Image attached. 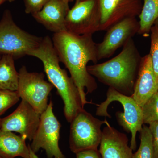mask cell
<instances>
[{"label": "cell", "mask_w": 158, "mask_h": 158, "mask_svg": "<svg viewBox=\"0 0 158 158\" xmlns=\"http://www.w3.org/2000/svg\"><path fill=\"white\" fill-rule=\"evenodd\" d=\"M93 34L77 35L65 31L54 34L52 41L60 62L69 71L78 89L83 106L90 103L86 95L97 88L95 79L88 73V62L97 63L96 44Z\"/></svg>", "instance_id": "1"}, {"label": "cell", "mask_w": 158, "mask_h": 158, "mask_svg": "<svg viewBox=\"0 0 158 158\" xmlns=\"http://www.w3.org/2000/svg\"><path fill=\"white\" fill-rule=\"evenodd\" d=\"M141 58L131 38L116 57L103 63L88 65L87 69L101 83L122 94L131 96Z\"/></svg>", "instance_id": "2"}, {"label": "cell", "mask_w": 158, "mask_h": 158, "mask_svg": "<svg viewBox=\"0 0 158 158\" xmlns=\"http://www.w3.org/2000/svg\"><path fill=\"white\" fill-rule=\"evenodd\" d=\"M27 56L36 57L43 64L47 77L64 103V114L68 122L84 109L78 89L67 72L59 65L60 61L54 48L52 39L48 36L43 38L38 47L31 51Z\"/></svg>", "instance_id": "3"}, {"label": "cell", "mask_w": 158, "mask_h": 158, "mask_svg": "<svg viewBox=\"0 0 158 158\" xmlns=\"http://www.w3.org/2000/svg\"><path fill=\"white\" fill-rule=\"evenodd\" d=\"M106 96V99L98 106L96 115L111 118L107 111L109 105L113 102L121 104L123 112H116V119L123 130L131 134L130 147L133 151L135 150L136 136L144 124L142 108L131 96L122 94L113 88H109Z\"/></svg>", "instance_id": "4"}, {"label": "cell", "mask_w": 158, "mask_h": 158, "mask_svg": "<svg viewBox=\"0 0 158 158\" xmlns=\"http://www.w3.org/2000/svg\"><path fill=\"white\" fill-rule=\"evenodd\" d=\"M42 40L19 27L9 10L4 11L0 20V55L19 59L38 47Z\"/></svg>", "instance_id": "5"}, {"label": "cell", "mask_w": 158, "mask_h": 158, "mask_svg": "<svg viewBox=\"0 0 158 158\" xmlns=\"http://www.w3.org/2000/svg\"><path fill=\"white\" fill-rule=\"evenodd\" d=\"M108 121L100 120L90 113L81 110L70 123L69 144L74 153L90 149H98L100 144L101 127Z\"/></svg>", "instance_id": "6"}, {"label": "cell", "mask_w": 158, "mask_h": 158, "mask_svg": "<svg viewBox=\"0 0 158 158\" xmlns=\"http://www.w3.org/2000/svg\"><path fill=\"white\" fill-rule=\"evenodd\" d=\"M53 103L40 115V121L30 148L35 153L42 148L48 158H65L59 146L61 124L53 112Z\"/></svg>", "instance_id": "7"}, {"label": "cell", "mask_w": 158, "mask_h": 158, "mask_svg": "<svg viewBox=\"0 0 158 158\" xmlns=\"http://www.w3.org/2000/svg\"><path fill=\"white\" fill-rule=\"evenodd\" d=\"M18 93L22 100L27 102L41 114L48 106V97L54 87L44 80L42 73L29 72L25 66L19 70Z\"/></svg>", "instance_id": "8"}, {"label": "cell", "mask_w": 158, "mask_h": 158, "mask_svg": "<svg viewBox=\"0 0 158 158\" xmlns=\"http://www.w3.org/2000/svg\"><path fill=\"white\" fill-rule=\"evenodd\" d=\"M99 0H83L69 9L65 22L66 31L77 34H93L100 31Z\"/></svg>", "instance_id": "9"}, {"label": "cell", "mask_w": 158, "mask_h": 158, "mask_svg": "<svg viewBox=\"0 0 158 158\" xmlns=\"http://www.w3.org/2000/svg\"><path fill=\"white\" fill-rule=\"evenodd\" d=\"M139 22L135 17L126 19L107 31L102 41L96 44L98 60L110 58L119 48L138 34Z\"/></svg>", "instance_id": "10"}, {"label": "cell", "mask_w": 158, "mask_h": 158, "mask_svg": "<svg viewBox=\"0 0 158 158\" xmlns=\"http://www.w3.org/2000/svg\"><path fill=\"white\" fill-rule=\"evenodd\" d=\"M40 115L28 103L22 100L13 113L2 118L0 129L19 133L25 140L31 141L39 126Z\"/></svg>", "instance_id": "11"}, {"label": "cell", "mask_w": 158, "mask_h": 158, "mask_svg": "<svg viewBox=\"0 0 158 158\" xmlns=\"http://www.w3.org/2000/svg\"><path fill=\"white\" fill-rule=\"evenodd\" d=\"M101 13L100 31L129 18L137 17L143 8V0H99Z\"/></svg>", "instance_id": "12"}, {"label": "cell", "mask_w": 158, "mask_h": 158, "mask_svg": "<svg viewBox=\"0 0 158 158\" xmlns=\"http://www.w3.org/2000/svg\"><path fill=\"white\" fill-rule=\"evenodd\" d=\"M158 91V77L156 74L149 54L141 58L134 93L131 97L139 106L143 105Z\"/></svg>", "instance_id": "13"}, {"label": "cell", "mask_w": 158, "mask_h": 158, "mask_svg": "<svg viewBox=\"0 0 158 158\" xmlns=\"http://www.w3.org/2000/svg\"><path fill=\"white\" fill-rule=\"evenodd\" d=\"M99 152L102 158H132L133 154L126 135L108 122L102 130Z\"/></svg>", "instance_id": "14"}, {"label": "cell", "mask_w": 158, "mask_h": 158, "mask_svg": "<svg viewBox=\"0 0 158 158\" xmlns=\"http://www.w3.org/2000/svg\"><path fill=\"white\" fill-rule=\"evenodd\" d=\"M65 0H49L40 11L32 15L37 22L54 34L66 31L65 22L69 10Z\"/></svg>", "instance_id": "15"}, {"label": "cell", "mask_w": 158, "mask_h": 158, "mask_svg": "<svg viewBox=\"0 0 158 158\" xmlns=\"http://www.w3.org/2000/svg\"><path fill=\"white\" fill-rule=\"evenodd\" d=\"M31 158L29 145L26 140L12 132L0 129V157Z\"/></svg>", "instance_id": "16"}, {"label": "cell", "mask_w": 158, "mask_h": 158, "mask_svg": "<svg viewBox=\"0 0 158 158\" xmlns=\"http://www.w3.org/2000/svg\"><path fill=\"white\" fill-rule=\"evenodd\" d=\"M15 59L9 55H3L0 60V90L17 91L19 73L15 69Z\"/></svg>", "instance_id": "17"}, {"label": "cell", "mask_w": 158, "mask_h": 158, "mask_svg": "<svg viewBox=\"0 0 158 158\" xmlns=\"http://www.w3.org/2000/svg\"><path fill=\"white\" fill-rule=\"evenodd\" d=\"M143 8L139 18L140 29L138 34L147 37L152 27L158 19V0H143Z\"/></svg>", "instance_id": "18"}, {"label": "cell", "mask_w": 158, "mask_h": 158, "mask_svg": "<svg viewBox=\"0 0 158 158\" xmlns=\"http://www.w3.org/2000/svg\"><path fill=\"white\" fill-rule=\"evenodd\" d=\"M139 133L140 146L138 151L133 154L132 158H157L148 127L144 125Z\"/></svg>", "instance_id": "19"}, {"label": "cell", "mask_w": 158, "mask_h": 158, "mask_svg": "<svg viewBox=\"0 0 158 158\" xmlns=\"http://www.w3.org/2000/svg\"><path fill=\"white\" fill-rule=\"evenodd\" d=\"M142 108L144 124L158 121V91L148 100Z\"/></svg>", "instance_id": "20"}, {"label": "cell", "mask_w": 158, "mask_h": 158, "mask_svg": "<svg viewBox=\"0 0 158 158\" xmlns=\"http://www.w3.org/2000/svg\"><path fill=\"white\" fill-rule=\"evenodd\" d=\"M20 98L17 91L0 90V116L18 102Z\"/></svg>", "instance_id": "21"}, {"label": "cell", "mask_w": 158, "mask_h": 158, "mask_svg": "<svg viewBox=\"0 0 158 158\" xmlns=\"http://www.w3.org/2000/svg\"><path fill=\"white\" fill-rule=\"evenodd\" d=\"M151 48L149 55L155 72L158 77V25H153L150 30Z\"/></svg>", "instance_id": "22"}, {"label": "cell", "mask_w": 158, "mask_h": 158, "mask_svg": "<svg viewBox=\"0 0 158 158\" xmlns=\"http://www.w3.org/2000/svg\"><path fill=\"white\" fill-rule=\"evenodd\" d=\"M49 0H24L27 14L33 15L41 10Z\"/></svg>", "instance_id": "23"}, {"label": "cell", "mask_w": 158, "mask_h": 158, "mask_svg": "<svg viewBox=\"0 0 158 158\" xmlns=\"http://www.w3.org/2000/svg\"><path fill=\"white\" fill-rule=\"evenodd\" d=\"M151 134L152 136V143L157 158H158V121L149 124Z\"/></svg>", "instance_id": "24"}, {"label": "cell", "mask_w": 158, "mask_h": 158, "mask_svg": "<svg viewBox=\"0 0 158 158\" xmlns=\"http://www.w3.org/2000/svg\"><path fill=\"white\" fill-rule=\"evenodd\" d=\"M76 158H102L98 149H90L77 153Z\"/></svg>", "instance_id": "25"}, {"label": "cell", "mask_w": 158, "mask_h": 158, "mask_svg": "<svg viewBox=\"0 0 158 158\" xmlns=\"http://www.w3.org/2000/svg\"><path fill=\"white\" fill-rule=\"evenodd\" d=\"M29 148H30V157H31V158H40L37 156L36 153H34V152L31 149V148H30V145H29Z\"/></svg>", "instance_id": "26"}, {"label": "cell", "mask_w": 158, "mask_h": 158, "mask_svg": "<svg viewBox=\"0 0 158 158\" xmlns=\"http://www.w3.org/2000/svg\"><path fill=\"white\" fill-rule=\"evenodd\" d=\"M6 1H8V0H0V6H1V5H2L3 3L6 2Z\"/></svg>", "instance_id": "27"}, {"label": "cell", "mask_w": 158, "mask_h": 158, "mask_svg": "<svg viewBox=\"0 0 158 158\" xmlns=\"http://www.w3.org/2000/svg\"><path fill=\"white\" fill-rule=\"evenodd\" d=\"M82 1H83V0H76L75 4L79 3V2H81Z\"/></svg>", "instance_id": "28"}, {"label": "cell", "mask_w": 158, "mask_h": 158, "mask_svg": "<svg viewBox=\"0 0 158 158\" xmlns=\"http://www.w3.org/2000/svg\"><path fill=\"white\" fill-rule=\"evenodd\" d=\"M65 1H66V2H73L74 0H65Z\"/></svg>", "instance_id": "29"}, {"label": "cell", "mask_w": 158, "mask_h": 158, "mask_svg": "<svg viewBox=\"0 0 158 158\" xmlns=\"http://www.w3.org/2000/svg\"><path fill=\"white\" fill-rule=\"evenodd\" d=\"M154 24H157V25H158V19H157L156 20V21Z\"/></svg>", "instance_id": "30"}, {"label": "cell", "mask_w": 158, "mask_h": 158, "mask_svg": "<svg viewBox=\"0 0 158 158\" xmlns=\"http://www.w3.org/2000/svg\"><path fill=\"white\" fill-rule=\"evenodd\" d=\"M15 0H8V2H14Z\"/></svg>", "instance_id": "31"}, {"label": "cell", "mask_w": 158, "mask_h": 158, "mask_svg": "<svg viewBox=\"0 0 158 158\" xmlns=\"http://www.w3.org/2000/svg\"><path fill=\"white\" fill-rule=\"evenodd\" d=\"M2 118H0V125H1V122H2Z\"/></svg>", "instance_id": "32"}, {"label": "cell", "mask_w": 158, "mask_h": 158, "mask_svg": "<svg viewBox=\"0 0 158 158\" xmlns=\"http://www.w3.org/2000/svg\"><path fill=\"white\" fill-rule=\"evenodd\" d=\"M2 55H0V60H1V59H2Z\"/></svg>", "instance_id": "33"}, {"label": "cell", "mask_w": 158, "mask_h": 158, "mask_svg": "<svg viewBox=\"0 0 158 158\" xmlns=\"http://www.w3.org/2000/svg\"><path fill=\"white\" fill-rule=\"evenodd\" d=\"M0 158H1V157H0Z\"/></svg>", "instance_id": "34"}]
</instances>
